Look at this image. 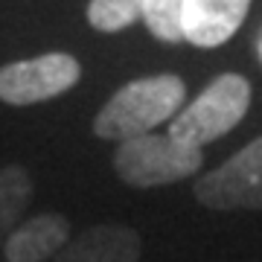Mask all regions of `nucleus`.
Listing matches in <instances>:
<instances>
[{
  "instance_id": "9b49d317",
  "label": "nucleus",
  "mask_w": 262,
  "mask_h": 262,
  "mask_svg": "<svg viewBox=\"0 0 262 262\" xmlns=\"http://www.w3.org/2000/svg\"><path fill=\"white\" fill-rule=\"evenodd\" d=\"M146 0H91L88 24L99 32H122L143 18Z\"/></svg>"
},
{
  "instance_id": "6e6552de",
  "label": "nucleus",
  "mask_w": 262,
  "mask_h": 262,
  "mask_svg": "<svg viewBox=\"0 0 262 262\" xmlns=\"http://www.w3.org/2000/svg\"><path fill=\"white\" fill-rule=\"evenodd\" d=\"M70 242V222L58 213L32 215L20 222L3 242L6 262H47Z\"/></svg>"
},
{
  "instance_id": "0eeeda50",
  "label": "nucleus",
  "mask_w": 262,
  "mask_h": 262,
  "mask_svg": "<svg viewBox=\"0 0 262 262\" xmlns=\"http://www.w3.org/2000/svg\"><path fill=\"white\" fill-rule=\"evenodd\" d=\"M251 0H184V41L195 47H222L236 35Z\"/></svg>"
},
{
  "instance_id": "f257e3e1",
  "label": "nucleus",
  "mask_w": 262,
  "mask_h": 262,
  "mask_svg": "<svg viewBox=\"0 0 262 262\" xmlns=\"http://www.w3.org/2000/svg\"><path fill=\"white\" fill-rule=\"evenodd\" d=\"M187 84L175 73L143 76L122 84L94 117V134L99 140H131L149 134L155 125L169 122L184 108Z\"/></svg>"
},
{
  "instance_id": "1a4fd4ad",
  "label": "nucleus",
  "mask_w": 262,
  "mask_h": 262,
  "mask_svg": "<svg viewBox=\"0 0 262 262\" xmlns=\"http://www.w3.org/2000/svg\"><path fill=\"white\" fill-rule=\"evenodd\" d=\"M32 192H35V187L24 166H18V163L0 166V245L20 225V219L32 201Z\"/></svg>"
},
{
  "instance_id": "20e7f679",
  "label": "nucleus",
  "mask_w": 262,
  "mask_h": 262,
  "mask_svg": "<svg viewBox=\"0 0 262 262\" xmlns=\"http://www.w3.org/2000/svg\"><path fill=\"white\" fill-rule=\"evenodd\" d=\"M79 79H82V64L70 53H44L24 61H9L0 67V102H47L76 88Z\"/></svg>"
},
{
  "instance_id": "f8f14e48",
  "label": "nucleus",
  "mask_w": 262,
  "mask_h": 262,
  "mask_svg": "<svg viewBox=\"0 0 262 262\" xmlns=\"http://www.w3.org/2000/svg\"><path fill=\"white\" fill-rule=\"evenodd\" d=\"M256 53H259V61H262V32H259V38H256Z\"/></svg>"
},
{
  "instance_id": "9d476101",
  "label": "nucleus",
  "mask_w": 262,
  "mask_h": 262,
  "mask_svg": "<svg viewBox=\"0 0 262 262\" xmlns=\"http://www.w3.org/2000/svg\"><path fill=\"white\" fill-rule=\"evenodd\" d=\"M140 20L163 44L184 41V0H146Z\"/></svg>"
},
{
  "instance_id": "39448f33",
  "label": "nucleus",
  "mask_w": 262,
  "mask_h": 262,
  "mask_svg": "<svg viewBox=\"0 0 262 262\" xmlns=\"http://www.w3.org/2000/svg\"><path fill=\"white\" fill-rule=\"evenodd\" d=\"M195 198L210 210H262V137L195 181Z\"/></svg>"
},
{
  "instance_id": "7ed1b4c3",
  "label": "nucleus",
  "mask_w": 262,
  "mask_h": 262,
  "mask_svg": "<svg viewBox=\"0 0 262 262\" xmlns=\"http://www.w3.org/2000/svg\"><path fill=\"white\" fill-rule=\"evenodd\" d=\"M201 149L187 146L169 134H140L122 140L114 151V172L122 184L137 189L166 187L175 181L192 178L201 169Z\"/></svg>"
},
{
  "instance_id": "f03ea898",
  "label": "nucleus",
  "mask_w": 262,
  "mask_h": 262,
  "mask_svg": "<svg viewBox=\"0 0 262 262\" xmlns=\"http://www.w3.org/2000/svg\"><path fill=\"white\" fill-rule=\"evenodd\" d=\"M251 108V82L239 73H222L169 120V137L204 149L245 120Z\"/></svg>"
},
{
  "instance_id": "423d86ee",
  "label": "nucleus",
  "mask_w": 262,
  "mask_h": 262,
  "mask_svg": "<svg viewBox=\"0 0 262 262\" xmlns=\"http://www.w3.org/2000/svg\"><path fill=\"white\" fill-rule=\"evenodd\" d=\"M143 253L140 233L128 225H94L53 256V262H137Z\"/></svg>"
}]
</instances>
